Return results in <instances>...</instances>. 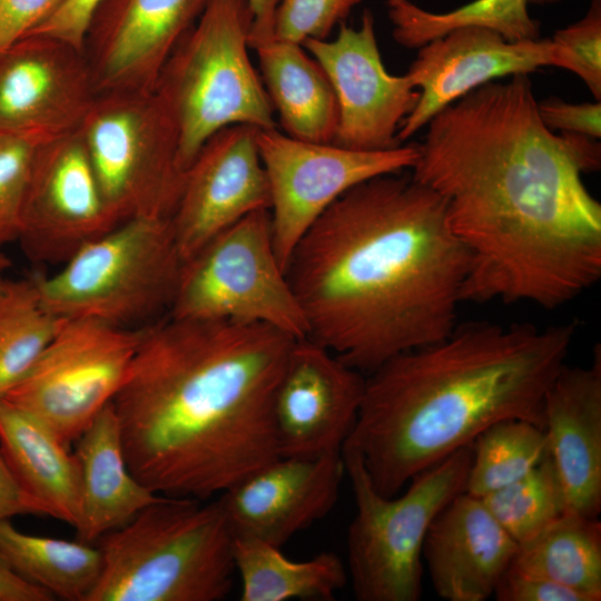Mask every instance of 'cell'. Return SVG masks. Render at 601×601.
Returning a JSON list of instances; mask_svg holds the SVG:
<instances>
[{"instance_id": "8d00e7d4", "label": "cell", "mask_w": 601, "mask_h": 601, "mask_svg": "<svg viewBox=\"0 0 601 601\" xmlns=\"http://www.w3.org/2000/svg\"><path fill=\"white\" fill-rule=\"evenodd\" d=\"M493 597L497 601H582L574 591L512 564L499 580Z\"/></svg>"}, {"instance_id": "277c9868", "label": "cell", "mask_w": 601, "mask_h": 601, "mask_svg": "<svg viewBox=\"0 0 601 601\" xmlns=\"http://www.w3.org/2000/svg\"><path fill=\"white\" fill-rule=\"evenodd\" d=\"M577 329L575 322L457 324L365 376L342 450L359 457L381 494L393 496L494 423L518 418L544 428V398Z\"/></svg>"}, {"instance_id": "7c38bea8", "label": "cell", "mask_w": 601, "mask_h": 601, "mask_svg": "<svg viewBox=\"0 0 601 601\" xmlns=\"http://www.w3.org/2000/svg\"><path fill=\"white\" fill-rule=\"evenodd\" d=\"M257 145L270 190L274 248L285 273L297 243L338 197L368 179L412 169L418 156L414 142L365 151L295 139L276 128L259 129Z\"/></svg>"}, {"instance_id": "d4e9b609", "label": "cell", "mask_w": 601, "mask_h": 601, "mask_svg": "<svg viewBox=\"0 0 601 601\" xmlns=\"http://www.w3.org/2000/svg\"><path fill=\"white\" fill-rule=\"evenodd\" d=\"M249 48L258 55L263 80L287 136L333 144L338 108L333 87L315 59L299 43L269 37Z\"/></svg>"}, {"instance_id": "44dd1931", "label": "cell", "mask_w": 601, "mask_h": 601, "mask_svg": "<svg viewBox=\"0 0 601 601\" xmlns=\"http://www.w3.org/2000/svg\"><path fill=\"white\" fill-rule=\"evenodd\" d=\"M548 451L565 500V512L598 518L601 511V348L589 366L566 364L543 406Z\"/></svg>"}, {"instance_id": "8992f818", "label": "cell", "mask_w": 601, "mask_h": 601, "mask_svg": "<svg viewBox=\"0 0 601 601\" xmlns=\"http://www.w3.org/2000/svg\"><path fill=\"white\" fill-rule=\"evenodd\" d=\"M248 0H208L161 69L155 93L178 132L184 171L203 145L233 125L274 129V108L248 56Z\"/></svg>"}, {"instance_id": "ab89813d", "label": "cell", "mask_w": 601, "mask_h": 601, "mask_svg": "<svg viewBox=\"0 0 601 601\" xmlns=\"http://www.w3.org/2000/svg\"><path fill=\"white\" fill-rule=\"evenodd\" d=\"M47 515L16 479L0 450V521L17 515Z\"/></svg>"}, {"instance_id": "f546056e", "label": "cell", "mask_w": 601, "mask_h": 601, "mask_svg": "<svg viewBox=\"0 0 601 601\" xmlns=\"http://www.w3.org/2000/svg\"><path fill=\"white\" fill-rule=\"evenodd\" d=\"M58 321L43 304L35 277L9 279L0 298V398L37 361Z\"/></svg>"}, {"instance_id": "f35d334b", "label": "cell", "mask_w": 601, "mask_h": 601, "mask_svg": "<svg viewBox=\"0 0 601 601\" xmlns=\"http://www.w3.org/2000/svg\"><path fill=\"white\" fill-rule=\"evenodd\" d=\"M100 1L63 0L43 22L28 35L50 36L83 51L87 27L93 10Z\"/></svg>"}, {"instance_id": "6da1fadb", "label": "cell", "mask_w": 601, "mask_h": 601, "mask_svg": "<svg viewBox=\"0 0 601 601\" xmlns=\"http://www.w3.org/2000/svg\"><path fill=\"white\" fill-rule=\"evenodd\" d=\"M412 177L445 204L471 256L463 302L558 308L601 277V204L582 175L597 139L554 134L528 75L487 82L426 124Z\"/></svg>"}, {"instance_id": "1f68e13d", "label": "cell", "mask_w": 601, "mask_h": 601, "mask_svg": "<svg viewBox=\"0 0 601 601\" xmlns=\"http://www.w3.org/2000/svg\"><path fill=\"white\" fill-rule=\"evenodd\" d=\"M480 499L518 544L565 513L564 494L549 451L528 474Z\"/></svg>"}, {"instance_id": "cb8c5ba5", "label": "cell", "mask_w": 601, "mask_h": 601, "mask_svg": "<svg viewBox=\"0 0 601 601\" xmlns=\"http://www.w3.org/2000/svg\"><path fill=\"white\" fill-rule=\"evenodd\" d=\"M0 450L18 482L48 516L78 529L81 476L76 453L43 423L0 398Z\"/></svg>"}, {"instance_id": "ee69618b", "label": "cell", "mask_w": 601, "mask_h": 601, "mask_svg": "<svg viewBox=\"0 0 601 601\" xmlns=\"http://www.w3.org/2000/svg\"><path fill=\"white\" fill-rule=\"evenodd\" d=\"M562 0H528L529 3L535 4V6H545V4H554Z\"/></svg>"}, {"instance_id": "3957f363", "label": "cell", "mask_w": 601, "mask_h": 601, "mask_svg": "<svg viewBox=\"0 0 601 601\" xmlns=\"http://www.w3.org/2000/svg\"><path fill=\"white\" fill-rule=\"evenodd\" d=\"M295 341L226 319L145 326L112 401L134 475L159 495L207 500L279 456L273 401Z\"/></svg>"}, {"instance_id": "5bb4252c", "label": "cell", "mask_w": 601, "mask_h": 601, "mask_svg": "<svg viewBox=\"0 0 601 601\" xmlns=\"http://www.w3.org/2000/svg\"><path fill=\"white\" fill-rule=\"evenodd\" d=\"M302 46L322 67L335 92L338 124L333 144L365 151L400 146L397 132L415 108L420 91L406 73L387 72L372 11L364 10L358 29L342 22L335 40L307 39Z\"/></svg>"}, {"instance_id": "603a6c76", "label": "cell", "mask_w": 601, "mask_h": 601, "mask_svg": "<svg viewBox=\"0 0 601 601\" xmlns=\"http://www.w3.org/2000/svg\"><path fill=\"white\" fill-rule=\"evenodd\" d=\"M76 442L81 476V520L76 531L80 541L92 543L128 523L161 495L129 469L112 402Z\"/></svg>"}, {"instance_id": "8fae6325", "label": "cell", "mask_w": 601, "mask_h": 601, "mask_svg": "<svg viewBox=\"0 0 601 601\" xmlns=\"http://www.w3.org/2000/svg\"><path fill=\"white\" fill-rule=\"evenodd\" d=\"M144 329L59 318L48 345L3 398L69 446L122 387Z\"/></svg>"}, {"instance_id": "ffe728a7", "label": "cell", "mask_w": 601, "mask_h": 601, "mask_svg": "<svg viewBox=\"0 0 601 601\" xmlns=\"http://www.w3.org/2000/svg\"><path fill=\"white\" fill-rule=\"evenodd\" d=\"M344 473L342 451L279 455L223 492L218 501L234 538L283 548L331 512Z\"/></svg>"}, {"instance_id": "7a4b0ae2", "label": "cell", "mask_w": 601, "mask_h": 601, "mask_svg": "<svg viewBox=\"0 0 601 601\" xmlns=\"http://www.w3.org/2000/svg\"><path fill=\"white\" fill-rule=\"evenodd\" d=\"M470 267L443 199L390 174L338 197L297 243L286 275L307 337L368 374L455 328Z\"/></svg>"}, {"instance_id": "e575fe53", "label": "cell", "mask_w": 601, "mask_h": 601, "mask_svg": "<svg viewBox=\"0 0 601 601\" xmlns=\"http://www.w3.org/2000/svg\"><path fill=\"white\" fill-rule=\"evenodd\" d=\"M552 40L565 48L575 59L579 78L601 98V0H592L580 20L559 29Z\"/></svg>"}, {"instance_id": "e0dca14e", "label": "cell", "mask_w": 601, "mask_h": 601, "mask_svg": "<svg viewBox=\"0 0 601 601\" xmlns=\"http://www.w3.org/2000/svg\"><path fill=\"white\" fill-rule=\"evenodd\" d=\"M250 125L225 127L203 145L185 171L170 217L183 262L246 215L270 207L257 135Z\"/></svg>"}, {"instance_id": "d590c367", "label": "cell", "mask_w": 601, "mask_h": 601, "mask_svg": "<svg viewBox=\"0 0 601 601\" xmlns=\"http://www.w3.org/2000/svg\"><path fill=\"white\" fill-rule=\"evenodd\" d=\"M538 110L543 124L551 130L588 136L594 139L601 137V102H566L556 97H550L538 102Z\"/></svg>"}, {"instance_id": "30bf717a", "label": "cell", "mask_w": 601, "mask_h": 601, "mask_svg": "<svg viewBox=\"0 0 601 601\" xmlns=\"http://www.w3.org/2000/svg\"><path fill=\"white\" fill-rule=\"evenodd\" d=\"M168 316L259 323L296 339L308 336L275 253L268 209L240 218L184 262Z\"/></svg>"}, {"instance_id": "484cf974", "label": "cell", "mask_w": 601, "mask_h": 601, "mask_svg": "<svg viewBox=\"0 0 601 601\" xmlns=\"http://www.w3.org/2000/svg\"><path fill=\"white\" fill-rule=\"evenodd\" d=\"M233 554L240 579V601H329L348 580L344 562L327 551L296 561L288 559L282 548L234 538Z\"/></svg>"}, {"instance_id": "7bdbcfd3", "label": "cell", "mask_w": 601, "mask_h": 601, "mask_svg": "<svg viewBox=\"0 0 601 601\" xmlns=\"http://www.w3.org/2000/svg\"><path fill=\"white\" fill-rule=\"evenodd\" d=\"M11 267V262L9 258L1 252L0 248V298L8 285L9 278L7 274Z\"/></svg>"}, {"instance_id": "d6a6232c", "label": "cell", "mask_w": 601, "mask_h": 601, "mask_svg": "<svg viewBox=\"0 0 601 601\" xmlns=\"http://www.w3.org/2000/svg\"><path fill=\"white\" fill-rule=\"evenodd\" d=\"M40 142L32 137L0 132V248L17 242L27 181Z\"/></svg>"}, {"instance_id": "ba28073f", "label": "cell", "mask_w": 601, "mask_h": 601, "mask_svg": "<svg viewBox=\"0 0 601 601\" xmlns=\"http://www.w3.org/2000/svg\"><path fill=\"white\" fill-rule=\"evenodd\" d=\"M183 264L170 218L140 217L91 240L55 274L35 278L58 318L134 327L169 311Z\"/></svg>"}, {"instance_id": "d6986e66", "label": "cell", "mask_w": 601, "mask_h": 601, "mask_svg": "<svg viewBox=\"0 0 601 601\" xmlns=\"http://www.w3.org/2000/svg\"><path fill=\"white\" fill-rule=\"evenodd\" d=\"M208 0H101L83 40L97 95L151 92Z\"/></svg>"}, {"instance_id": "5b68a950", "label": "cell", "mask_w": 601, "mask_h": 601, "mask_svg": "<svg viewBox=\"0 0 601 601\" xmlns=\"http://www.w3.org/2000/svg\"><path fill=\"white\" fill-rule=\"evenodd\" d=\"M97 542L101 572L87 601H219L234 584V535L218 500L161 495Z\"/></svg>"}, {"instance_id": "2e32d148", "label": "cell", "mask_w": 601, "mask_h": 601, "mask_svg": "<svg viewBox=\"0 0 601 601\" xmlns=\"http://www.w3.org/2000/svg\"><path fill=\"white\" fill-rule=\"evenodd\" d=\"M97 96L82 50L27 35L0 51V132L40 141L79 129Z\"/></svg>"}, {"instance_id": "52a82bcc", "label": "cell", "mask_w": 601, "mask_h": 601, "mask_svg": "<svg viewBox=\"0 0 601 601\" xmlns=\"http://www.w3.org/2000/svg\"><path fill=\"white\" fill-rule=\"evenodd\" d=\"M472 444L415 475L401 495L393 496L381 494L359 457L342 450L355 502L346 534V569L356 600L421 599L425 535L439 512L464 491Z\"/></svg>"}, {"instance_id": "4316f807", "label": "cell", "mask_w": 601, "mask_h": 601, "mask_svg": "<svg viewBox=\"0 0 601 601\" xmlns=\"http://www.w3.org/2000/svg\"><path fill=\"white\" fill-rule=\"evenodd\" d=\"M0 562L22 580L69 601H87L101 572L98 546L24 533L0 521Z\"/></svg>"}, {"instance_id": "7402d4cb", "label": "cell", "mask_w": 601, "mask_h": 601, "mask_svg": "<svg viewBox=\"0 0 601 601\" xmlns=\"http://www.w3.org/2000/svg\"><path fill=\"white\" fill-rule=\"evenodd\" d=\"M518 548L483 501L463 491L431 523L422 555L440 598L485 601L493 597Z\"/></svg>"}, {"instance_id": "f1b7e54d", "label": "cell", "mask_w": 601, "mask_h": 601, "mask_svg": "<svg viewBox=\"0 0 601 601\" xmlns=\"http://www.w3.org/2000/svg\"><path fill=\"white\" fill-rule=\"evenodd\" d=\"M528 0H473L454 10L432 12L411 0H387L393 38L401 46L418 49L451 30L482 27L509 41L540 37V23L528 10Z\"/></svg>"}, {"instance_id": "b9f144b4", "label": "cell", "mask_w": 601, "mask_h": 601, "mask_svg": "<svg viewBox=\"0 0 601 601\" xmlns=\"http://www.w3.org/2000/svg\"><path fill=\"white\" fill-rule=\"evenodd\" d=\"M254 20L252 33L263 36L274 32V14L277 0H248Z\"/></svg>"}, {"instance_id": "9c48e42d", "label": "cell", "mask_w": 601, "mask_h": 601, "mask_svg": "<svg viewBox=\"0 0 601 601\" xmlns=\"http://www.w3.org/2000/svg\"><path fill=\"white\" fill-rule=\"evenodd\" d=\"M79 131L119 223L171 217L185 171L178 159L177 128L155 91L98 93Z\"/></svg>"}, {"instance_id": "60d3db41", "label": "cell", "mask_w": 601, "mask_h": 601, "mask_svg": "<svg viewBox=\"0 0 601 601\" xmlns=\"http://www.w3.org/2000/svg\"><path fill=\"white\" fill-rule=\"evenodd\" d=\"M55 597L31 584L0 562V601H52Z\"/></svg>"}, {"instance_id": "836d02e7", "label": "cell", "mask_w": 601, "mask_h": 601, "mask_svg": "<svg viewBox=\"0 0 601 601\" xmlns=\"http://www.w3.org/2000/svg\"><path fill=\"white\" fill-rule=\"evenodd\" d=\"M361 1L277 0L274 37L299 45L307 39L325 40Z\"/></svg>"}, {"instance_id": "83f0119b", "label": "cell", "mask_w": 601, "mask_h": 601, "mask_svg": "<svg viewBox=\"0 0 601 601\" xmlns=\"http://www.w3.org/2000/svg\"><path fill=\"white\" fill-rule=\"evenodd\" d=\"M511 564L574 591L582 601H600L601 523L565 512L519 544Z\"/></svg>"}, {"instance_id": "ac0fdd59", "label": "cell", "mask_w": 601, "mask_h": 601, "mask_svg": "<svg viewBox=\"0 0 601 601\" xmlns=\"http://www.w3.org/2000/svg\"><path fill=\"white\" fill-rule=\"evenodd\" d=\"M364 387V373L308 337L296 339L273 401L279 455L342 451L356 421Z\"/></svg>"}, {"instance_id": "4fadbf2b", "label": "cell", "mask_w": 601, "mask_h": 601, "mask_svg": "<svg viewBox=\"0 0 601 601\" xmlns=\"http://www.w3.org/2000/svg\"><path fill=\"white\" fill-rule=\"evenodd\" d=\"M118 224L101 193L79 129L40 142L27 181L17 237L27 257L62 265Z\"/></svg>"}, {"instance_id": "4dcf8cb0", "label": "cell", "mask_w": 601, "mask_h": 601, "mask_svg": "<svg viewBox=\"0 0 601 601\" xmlns=\"http://www.w3.org/2000/svg\"><path fill=\"white\" fill-rule=\"evenodd\" d=\"M464 492L483 497L528 474L548 453L543 427L504 420L485 428L472 444Z\"/></svg>"}, {"instance_id": "9a60e30c", "label": "cell", "mask_w": 601, "mask_h": 601, "mask_svg": "<svg viewBox=\"0 0 601 601\" xmlns=\"http://www.w3.org/2000/svg\"><path fill=\"white\" fill-rule=\"evenodd\" d=\"M552 66L579 77L573 56L552 38L509 41L482 27L451 30L418 48L406 72L420 98L397 140L410 139L441 109L487 82Z\"/></svg>"}, {"instance_id": "74e56055", "label": "cell", "mask_w": 601, "mask_h": 601, "mask_svg": "<svg viewBox=\"0 0 601 601\" xmlns=\"http://www.w3.org/2000/svg\"><path fill=\"white\" fill-rule=\"evenodd\" d=\"M63 0H0V51L43 22Z\"/></svg>"}]
</instances>
